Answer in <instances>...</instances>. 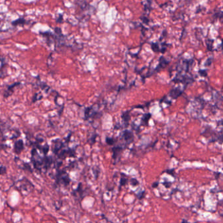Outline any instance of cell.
Segmentation results:
<instances>
[{"mask_svg":"<svg viewBox=\"0 0 223 223\" xmlns=\"http://www.w3.org/2000/svg\"><path fill=\"white\" fill-rule=\"evenodd\" d=\"M56 183L58 184H64L66 186H68L70 184V179L65 171H58V174L56 175Z\"/></svg>","mask_w":223,"mask_h":223,"instance_id":"6da1fadb","label":"cell"},{"mask_svg":"<svg viewBox=\"0 0 223 223\" xmlns=\"http://www.w3.org/2000/svg\"><path fill=\"white\" fill-rule=\"evenodd\" d=\"M52 152L57 155L59 151H60L61 148L64 147V143L62 141H61L60 139H56L53 140L52 142Z\"/></svg>","mask_w":223,"mask_h":223,"instance_id":"7a4b0ae2","label":"cell"},{"mask_svg":"<svg viewBox=\"0 0 223 223\" xmlns=\"http://www.w3.org/2000/svg\"><path fill=\"white\" fill-rule=\"evenodd\" d=\"M20 83H14L12 84H11V85H9V86H7V90H6V91H5L4 94H3L4 98H7L8 97L11 96V95L13 93L14 89L16 88L17 86L20 85Z\"/></svg>","mask_w":223,"mask_h":223,"instance_id":"3957f363","label":"cell"},{"mask_svg":"<svg viewBox=\"0 0 223 223\" xmlns=\"http://www.w3.org/2000/svg\"><path fill=\"white\" fill-rule=\"evenodd\" d=\"M24 148V142L22 139H18L14 145V151L15 153L19 155L22 152Z\"/></svg>","mask_w":223,"mask_h":223,"instance_id":"277c9868","label":"cell"},{"mask_svg":"<svg viewBox=\"0 0 223 223\" xmlns=\"http://www.w3.org/2000/svg\"><path fill=\"white\" fill-rule=\"evenodd\" d=\"M124 139L126 141H127L129 143L130 142H132L133 141V137H134V135H133L132 133L131 132L128 131V130H125L124 132Z\"/></svg>","mask_w":223,"mask_h":223,"instance_id":"5b68a950","label":"cell"},{"mask_svg":"<svg viewBox=\"0 0 223 223\" xmlns=\"http://www.w3.org/2000/svg\"><path fill=\"white\" fill-rule=\"evenodd\" d=\"M181 93L182 91L181 90H179V88H175L172 90L170 92V96L172 97L173 98H177L178 96H180Z\"/></svg>","mask_w":223,"mask_h":223,"instance_id":"8992f818","label":"cell"},{"mask_svg":"<svg viewBox=\"0 0 223 223\" xmlns=\"http://www.w3.org/2000/svg\"><path fill=\"white\" fill-rule=\"evenodd\" d=\"M26 20L24 19H23V18H20V19L12 22V25L14 26H19V25H24L26 24Z\"/></svg>","mask_w":223,"mask_h":223,"instance_id":"52a82bcc","label":"cell"},{"mask_svg":"<svg viewBox=\"0 0 223 223\" xmlns=\"http://www.w3.org/2000/svg\"><path fill=\"white\" fill-rule=\"evenodd\" d=\"M113 158L115 160V159H116L117 156L119 155V153L122 150V148L120 147H114L113 148Z\"/></svg>","mask_w":223,"mask_h":223,"instance_id":"ba28073f","label":"cell"},{"mask_svg":"<svg viewBox=\"0 0 223 223\" xmlns=\"http://www.w3.org/2000/svg\"><path fill=\"white\" fill-rule=\"evenodd\" d=\"M151 47H152V49L153 50L154 52H159V51H160L158 45V44H156V43H153Z\"/></svg>","mask_w":223,"mask_h":223,"instance_id":"9c48e42d","label":"cell"},{"mask_svg":"<svg viewBox=\"0 0 223 223\" xmlns=\"http://www.w3.org/2000/svg\"><path fill=\"white\" fill-rule=\"evenodd\" d=\"M6 171H7L6 167H5L3 166H0V175H4V174L6 173Z\"/></svg>","mask_w":223,"mask_h":223,"instance_id":"30bf717a","label":"cell"},{"mask_svg":"<svg viewBox=\"0 0 223 223\" xmlns=\"http://www.w3.org/2000/svg\"><path fill=\"white\" fill-rule=\"evenodd\" d=\"M123 116H124V117H123V118H124V119H124V120L125 122H128L130 120V115H129V114L124 113V115H123Z\"/></svg>","mask_w":223,"mask_h":223,"instance_id":"8fae6325","label":"cell"},{"mask_svg":"<svg viewBox=\"0 0 223 223\" xmlns=\"http://www.w3.org/2000/svg\"><path fill=\"white\" fill-rule=\"evenodd\" d=\"M106 142L107 144L109 145H113L114 143V140L111 138H106Z\"/></svg>","mask_w":223,"mask_h":223,"instance_id":"7c38bea8","label":"cell"},{"mask_svg":"<svg viewBox=\"0 0 223 223\" xmlns=\"http://www.w3.org/2000/svg\"><path fill=\"white\" fill-rule=\"evenodd\" d=\"M126 183H127V179H124V178H122L121 180H120V186L125 185V184H126Z\"/></svg>","mask_w":223,"mask_h":223,"instance_id":"4fadbf2b","label":"cell"},{"mask_svg":"<svg viewBox=\"0 0 223 223\" xmlns=\"http://www.w3.org/2000/svg\"><path fill=\"white\" fill-rule=\"evenodd\" d=\"M199 73H200V75L202 76H206L207 75V73L206 71H200Z\"/></svg>","mask_w":223,"mask_h":223,"instance_id":"5bb4252c","label":"cell"},{"mask_svg":"<svg viewBox=\"0 0 223 223\" xmlns=\"http://www.w3.org/2000/svg\"><path fill=\"white\" fill-rule=\"evenodd\" d=\"M211 62H212V59H211V58H209L208 60H207L206 62V63H208V64H206V66H207H207H209V65H211Z\"/></svg>","mask_w":223,"mask_h":223,"instance_id":"9a60e30c","label":"cell"},{"mask_svg":"<svg viewBox=\"0 0 223 223\" xmlns=\"http://www.w3.org/2000/svg\"><path fill=\"white\" fill-rule=\"evenodd\" d=\"M157 185H158V183H156V184H153V188H155V187H157V186H157Z\"/></svg>","mask_w":223,"mask_h":223,"instance_id":"2e32d148","label":"cell"}]
</instances>
